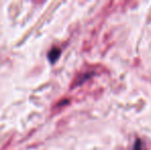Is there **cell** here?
Masks as SVG:
<instances>
[{"instance_id": "obj_1", "label": "cell", "mask_w": 151, "mask_h": 150, "mask_svg": "<svg viewBox=\"0 0 151 150\" xmlns=\"http://www.w3.org/2000/svg\"><path fill=\"white\" fill-rule=\"evenodd\" d=\"M61 55V50L59 48H52L50 52H48V60L50 63H54L58 60L59 56Z\"/></svg>"}]
</instances>
